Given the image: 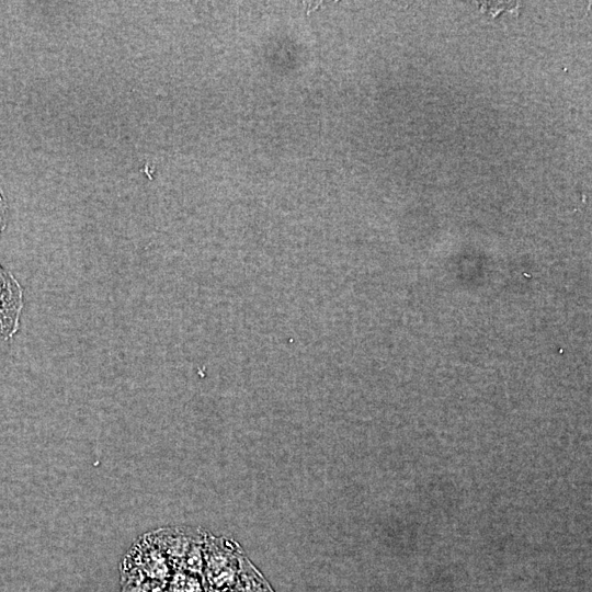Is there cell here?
<instances>
[{
  "instance_id": "cell-1",
  "label": "cell",
  "mask_w": 592,
  "mask_h": 592,
  "mask_svg": "<svg viewBox=\"0 0 592 592\" xmlns=\"http://www.w3.org/2000/svg\"><path fill=\"white\" fill-rule=\"evenodd\" d=\"M23 308L22 285L0 264V340L8 341L19 332Z\"/></svg>"
},
{
  "instance_id": "cell-2",
  "label": "cell",
  "mask_w": 592,
  "mask_h": 592,
  "mask_svg": "<svg viewBox=\"0 0 592 592\" xmlns=\"http://www.w3.org/2000/svg\"><path fill=\"white\" fill-rule=\"evenodd\" d=\"M9 220V203L5 194L0 189V235L7 227Z\"/></svg>"
}]
</instances>
